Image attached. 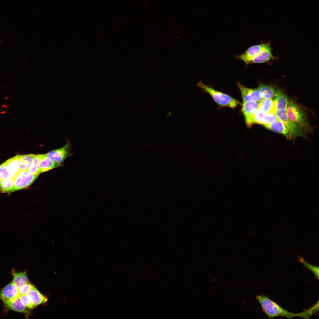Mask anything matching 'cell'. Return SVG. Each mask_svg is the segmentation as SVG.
<instances>
[{"label":"cell","instance_id":"1","mask_svg":"<svg viewBox=\"0 0 319 319\" xmlns=\"http://www.w3.org/2000/svg\"><path fill=\"white\" fill-rule=\"evenodd\" d=\"M256 298L258 300L263 311L269 319L277 317H285L288 318L297 316L307 318L306 311L300 313H293L284 309L264 295H258Z\"/></svg>","mask_w":319,"mask_h":319},{"label":"cell","instance_id":"2","mask_svg":"<svg viewBox=\"0 0 319 319\" xmlns=\"http://www.w3.org/2000/svg\"><path fill=\"white\" fill-rule=\"evenodd\" d=\"M286 113L289 118L299 127L305 134L310 131L307 116L303 109L297 104L291 100H288Z\"/></svg>","mask_w":319,"mask_h":319},{"label":"cell","instance_id":"3","mask_svg":"<svg viewBox=\"0 0 319 319\" xmlns=\"http://www.w3.org/2000/svg\"><path fill=\"white\" fill-rule=\"evenodd\" d=\"M196 85L201 88L204 92L208 93L220 106L234 108L238 105L241 104L238 100L227 94L207 86L201 81L198 82Z\"/></svg>","mask_w":319,"mask_h":319},{"label":"cell","instance_id":"4","mask_svg":"<svg viewBox=\"0 0 319 319\" xmlns=\"http://www.w3.org/2000/svg\"><path fill=\"white\" fill-rule=\"evenodd\" d=\"M38 176L30 173L27 170L20 171L14 178V184L10 193L28 188Z\"/></svg>","mask_w":319,"mask_h":319},{"label":"cell","instance_id":"5","mask_svg":"<svg viewBox=\"0 0 319 319\" xmlns=\"http://www.w3.org/2000/svg\"><path fill=\"white\" fill-rule=\"evenodd\" d=\"M275 115L278 118L285 124L291 136L292 139L299 136H304L305 135L302 130L292 122L288 117L286 110H276Z\"/></svg>","mask_w":319,"mask_h":319},{"label":"cell","instance_id":"6","mask_svg":"<svg viewBox=\"0 0 319 319\" xmlns=\"http://www.w3.org/2000/svg\"><path fill=\"white\" fill-rule=\"evenodd\" d=\"M237 84L241 91L243 103L248 102H259L262 99L258 89L247 87L239 82H237Z\"/></svg>","mask_w":319,"mask_h":319},{"label":"cell","instance_id":"7","mask_svg":"<svg viewBox=\"0 0 319 319\" xmlns=\"http://www.w3.org/2000/svg\"><path fill=\"white\" fill-rule=\"evenodd\" d=\"M19 296L18 289L12 282L0 289V299L4 303L14 300Z\"/></svg>","mask_w":319,"mask_h":319},{"label":"cell","instance_id":"8","mask_svg":"<svg viewBox=\"0 0 319 319\" xmlns=\"http://www.w3.org/2000/svg\"><path fill=\"white\" fill-rule=\"evenodd\" d=\"M265 44L257 45L248 48L242 54L236 56L237 59L243 61L246 64L251 63L253 60L263 50Z\"/></svg>","mask_w":319,"mask_h":319},{"label":"cell","instance_id":"9","mask_svg":"<svg viewBox=\"0 0 319 319\" xmlns=\"http://www.w3.org/2000/svg\"><path fill=\"white\" fill-rule=\"evenodd\" d=\"M70 144L68 143L60 148L51 151L47 154V156L55 162L61 165L69 154Z\"/></svg>","mask_w":319,"mask_h":319},{"label":"cell","instance_id":"10","mask_svg":"<svg viewBox=\"0 0 319 319\" xmlns=\"http://www.w3.org/2000/svg\"><path fill=\"white\" fill-rule=\"evenodd\" d=\"M4 305L7 310L23 313L26 318L28 317L31 314L30 310L27 308L22 302L19 296L10 302L4 303Z\"/></svg>","mask_w":319,"mask_h":319},{"label":"cell","instance_id":"11","mask_svg":"<svg viewBox=\"0 0 319 319\" xmlns=\"http://www.w3.org/2000/svg\"><path fill=\"white\" fill-rule=\"evenodd\" d=\"M267 128L285 136L288 139H292L289 132L284 123L280 119L272 123L263 125Z\"/></svg>","mask_w":319,"mask_h":319},{"label":"cell","instance_id":"12","mask_svg":"<svg viewBox=\"0 0 319 319\" xmlns=\"http://www.w3.org/2000/svg\"><path fill=\"white\" fill-rule=\"evenodd\" d=\"M274 58L269 43L265 44L264 47L259 54L252 61L251 63H261L268 61Z\"/></svg>","mask_w":319,"mask_h":319},{"label":"cell","instance_id":"13","mask_svg":"<svg viewBox=\"0 0 319 319\" xmlns=\"http://www.w3.org/2000/svg\"><path fill=\"white\" fill-rule=\"evenodd\" d=\"M61 165L55 162L48 158L46 154H41L39 164V169L40 173L48 171Z\"/></svg>","mask_w":319,"mask_h":319},{"label":"cell","instance_id":"14","mask_svg":"<svg viewBox=\"0 0 319 319\" xmlns=\"http://www.w3.org/2000/svg\"><path fill=\"white\" fill-rule=\"evenodd\" d=\"M27 294L30 297L35 307L46 303L48 299L42 294L35 287L32 288Z\"/></svg>","mask_w":319,"mask_h":319},{"label":"cell","instance_id":"15","mask_svg":"<svg viewBox=\"0 0 319 319\" xmlns=\"http://www.w3.org/2000/svg\"><path fill=\"white\" fill-rule=\"evenodd\" d=\"M12 274L13 276L12 282L19 289L22 285L30 282L28 278L26 271L22 272L16 271L12 269Z\"/></svg>","mask_w":319,"mask_h":319},{"label":"cell","instance_id":"16","mask_svg":"<svg viewBox=\"0 0 319 319\" xmlns=\"http://www.w3.org/2000/svg\"><path fill=\"white\" fill-rule=\"evenodd\" d=\"M266 114H275L276 109L274 101L271 99H262L259 102V109Z\"/></svg>","mask_w":319,"mask_h":319},{"label":"cell","instance_id":"17","mask_svg":"<svg viewBox=\"0 0 319 319\" xmlns=\"http://www.w3.org/2000/svg\"><path fill=\"white\" fill-rule=\"evenodd\" d=\"M257 89L262 98L271 99L276 97L279 90L271 86L262 84L259 85Z\"/></svg>","mask_w":319,"mask_h":319},{"label":"cell","instance_id":"18","mask_svg":"<svg viewBox=\"0 0 319 319\" xmlns=\"http://www.w3.org/2000/svg\"><path fill=\"white\" fill-rule=\"evenodd\" d=\"M274 101L276 110H286L288 100L285 95L279 90Z\"/></svg>","mask_w":319,"mask_h":319},{"label":"cell","instance_id":"19","mask_svg":"<svg viewBox=\"0 0 319 319\" xmlns=\"http://www.w3.org/2000/svg\"><path fill=\"white\" fill-rule=\"evenodd\" d=\"M4 163L9 170L12 173L17 174L20 171L19 154L10 158Z\"/></svg>","mask_w":319,"mask_h":319},{"label":"cell","instance_id":"20","mask_svg":"<svg viewBox=\"0 0 319 319\" xmlns=\"http://www.w3.org/2000/svg\"><path fill=\"white\" fill-rule=\"evenodd\" d=\"M258 109L259 102H248L243 103L242 110L245 118Z\"/></svg>","mask_w":319,"mask_h":319},{"label":"cell","instance_id":"21","mask_svg":"<svg viewBox=\"0 0 319 319\" xmlns=\"http://www.w3.org/2000/svg\"><path fill=\"white\" fill-rule=\"evenodd\" d=\"M14 178L7 177L0 179V192L10 193L14 183Z\"/></svg>","mask_w":319,"mask_h":319},{"label":"cell","instance_id":"22","mask_svg":"<svg viewBox=\"0 0 319 319\" xmlns=\"http://www.w3.org/2000/svg\"><path fill=\"white\" fill-rule=\"evenodd\" d=\"M35 154L19 155L20 171L27 170L28 166L32 161Z\"/></svg>","mask_w":319,"mask_h":319},{"label":"cell","instance_id":"23","mask_svg":"<svg viewBox=\"0 0 319 319\" xmlns=\"http://www.w3.org/2000/svg\"><path fill=\"white\" fill-rule=\"evenodd\" d=\"M40 155L41 154L36 155L28 167L27 170L32 174L39 175L40 174L39 169V164Z\"/></svg>","mask_w":319,"mask_h":319},{"label":"cell","instance_id":"24","mask_svg":"<svg viewBox=\"0 0 319 319\" xmlns=\"http://www.w3.org/2000/svg\"><path fill=\"white\" fill-rule=\"evenodd\" d=\"M300 261L308 269L314 274L316 278L319 279V267L311 265L306 262L304 259L300 256L298 257Z\"/></svg>","mask_w":319,"mask_h":319},{"label":"cell","instance_id":"25","mask_svg":"<svg viewBox=\"0 0 319 319\" xmlns=\"http://www.w3.org/2000/svg\"><path fill=\"white\" fill-rule=\"evenodd\" d=\"M17 175L10 172L4 162L0 165V179L7 177L14 178Z\"/></svg>","mask_w":319,"mask_h":319},{"label":"cell","instance_id":"26","mask_svg":"<svg viewBox=\"0 0 319 319\" xmlns=\"http://www.w3.org/2000/svg\"><path fill=\"white\" fill-rule=\"evenodd\" d=\"M19 297L22 302L27 308L30 310H32L35 307L27 294L20 295Z\"/></svg>","mask_w":319,"mask_h":319},{"label":"cell","instance_id":"27","mask_svg":"<svg viewBox=\"0 0 319 319\" xmlns=\"http://www.w3.org/2000/svg\"><path fill=\"white\" fill-rule=\"evenodd\" d=\"M35 286L30 282L25 284L18 289L19 294L20 295L27 294L30 290Z\"/></svg>","mask_w":319,"mask_h":319},{"label":"cell","instance_id":"28","mask_svg":"<svg viewBox=\"0 0 319 319\" xmlns=\"http://www.w3.org/2000/svg\"><path fill=\"white\" fill-rule=\"evenodd\" d=\"M2 107L4 108H7L8 107V106L7 105H6L5 104H4L2 105Z\"/></svg>","mask_w":319,"mask_h":319},{"label":"cell","instance_id":"29","mask_svg":"<svg viewBox=\"0 0 319 319\" xmlns=\"http://www.w3.org/2000/svg\"><path fill=\"white\" fill-rule=\"evenodd\" d=\"M6 111L5 110H4L1 111L0 112V114H4L6 113Z\"/></svg>","mask_w":319,"mask_h":319},{"label":"cell","instance_id":"30","mask_svg":"<svg viewBox=\"0 0 319 319\" xmlns=\"http://www.w3.org/2000/svg\"><path fill=\"white\" fill-rule=\"evenodd\" d=\"M5 98H6V100H7L8 99L9 97H5Z\"/></svg>","mask_w":319,"mask_h":319}]
</instances>
